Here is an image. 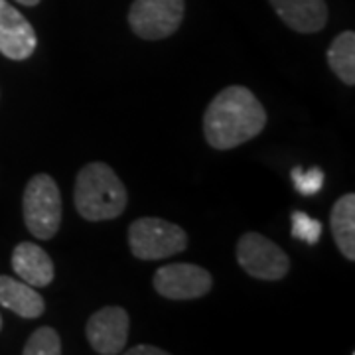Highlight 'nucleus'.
Here are the masks:
<instances>
[{
	"label": "nucleus",
	"instance_id": "nucleus-20",
	"mask_svg": "<svg viewBox=\"0 0 355 355\" xmlns=\"http://www.w3.org/2000/svg\"><path fill=\"white\" fill-rule=\"evenodd\" d=\"M0 330H2V316H0Z\"/></svg>",
	"mask_w": 355,
	"mask_h": 355
},
{
	"label": "nucleus",
	"instance_id": "nucleus-18",
	"mask_svg": "<svg viewBox=\"0 0 355 355\" xmlns=\"http://www.w3.org/2000/svg\"><path fill=\"white\" fill-rule=\"evenodd\" d=\"M128 355H166V349H160L156 345H137V347H130L127 352Z\"/></svg>",
	"mask_w": 355,
	"mask_h": 355
},
{
	"label": "nucleus",
	"instance_id": "nucleus-9",
	"mask_svg": "<svg viewBox=\"0 0 355 355\" xmlns=\"http://www.w3.org/2000/svg\"><path fill=\"white\" fill-rule=\"evenodd\" d=\"M38 46V38L26 16L10 2L0 0V53L14 62L28 60Z\"/></svg>",
	"mask_w": 355,
	"mask_h": 355
},
{
	"label": "nucleus",
	"instance_id": "nucleus-15",
	"mask_svg": "<svg viewBox=\"0 0 355 355\" xmlns=\"http://www.w3.org/2000/svg\"><path fill=\"white\" fill-rule=\"evenodd\" d=\"M24 355H60L62 354V340H60V334L53 330V328H38L34 331L28 342H26Z\"/></svg>",
	"mask_w": 355,
	"mask_h": 355
},
{
	"label": "nucleus",
	"instance_id": "nucleus-14",
	"mask_svg": "<svg viewBox=\"0 0 355 355\" xmlns=\"http://www.w3.org/2000/svg\"><path fill=\"white\" fill-rule=\"evenodd\" d=\"M328 65L345 85H355V34L342 32L328 48Z\"/></svg>",
	"mask_w": 355,
	"mask_h": 355
},
{
	"label": "nucleus",
	"instance_id": "nucleus-13",
	"mask_svg": "<svg viewBox=\"0 0 355 355\" xmlns=\"http://www.w3.org/2000/svg\"><path fill=\"white\" fill-rule=\"evenodd\" d=\"M330 225L340 253L347 261H355V193H345L334 203Z\"/></svg>",
	"mask_w": 355,
	"mask_h": 355
},
{
	"label": "nucleus",
	"instance_id": "nucleus-7",
	"mask_svg": "<svg viewBox=\"0 0 355 355\" xmlns=\"http://www.w3.org/2000/svg\"><path fill=\"white\" fill-rule=\"evenodd\" d=\"M153 284L154 291L168 300H193L211 291L214 279L202 266L174 263L160 266L154 275Z\"/></svg>",
	"mask_w": 355,
	"mask_h": 355
},
{
	"label": "nucleus",
	"instance_id": "nucleus-6",
	"mask_svg": "<svg viewBox=\"0 0 355 355\" xmlns=\"http://www.w3.org/2000/svg\"><path fill=\"white\" fill-rule=\"evenodd\" d=\"M186 12V0H135L128 24L142 40H164L176 32Z\"/></svg>",
	"mask_w": 355,
	"mask_h": 355
},
{
	"label": "nucleus",
	"instance_id": "nucleus-4",
	"mask_svg": "<svg viewBox=\"0 0 355 355\" xmlns=\"http://www.w3.org/2000/svg\"><path fill=\"white\" fill-rule=\"evenodd\" d=\"M130 253L140 261H160L188 247V233L160 217H142L128 227Z\"/></svg>",
	"mask_w": 355,
	"mask_h": 355
},
{
	"label": "nucleus",
	"instance_id": "nucleus-11",
	"mask_svg": "<svg viewBox=\"0 0 355 355\" xmlns=\"http://www.w3.org/2000/svg\"><path fill=\"white\" fill-rule=\"evenodd\" d=\"M12 268L26 284H30L34 288L48 286L55 277L53 261L50 254L30 241L16 245V249L12 251Z\"/></svg>",
	"mask_w": 355,
	"mask_h": 355
},
{
	"label": "nucleus",
	"instance_id": "nucleus-19",
	"mask_svg": "<svg viewBox=\"0 0 355 355\" xmlns=\"http://www.w3.org/2000/svg\"><path fill=\"white\" fill-rule=\"evenodd\" d=\"M18 4H22V6H36L40 4V0H16Z\"/></svg>",
	"mask_w": 355,
	"mask_h": 355
},
{
	"label": "nucleus",
	"instance_id": "nucleus-2",
	"mask_svg": "<svg viewBox=\"0 0 355 355\" xmlns=\"http://www.w3.org/2000/svg\"><path fill=\"white\" fill-rule=\"evenodd\" d=\"M128 193L121 178L105 162H89L79 170L73 203L85 221H109L127 207Z\"/></svg>",
	"mask_w": 355,
	"mask_h": 355
},
{
	"label": "nucleus",
	"instance_id": "nucleus-1",
	"mask_svg": "<svg viewBox=\"0 0 355 355\" xmlns=\"http://www.w3.org/2000/svg\"><path fill=\"white\" fill-rule=\"evenodd\" d=\"M266 127V111L253 91L231 85L219 91L203 114V135L211 148L231 150L254 139Z\"/></svg>",
	"mask_w": 355,
	"mask_h": 355
},
{
	"label": "nucleus",
	"instance_id": "nucleus-3",
	"mask_svg": "<svg viewBox=\"0 0 355 355\" xmlns=\"http://www.w3.org/2000/svg\"><path fill=\"white\" fill-rule=\"evenodd\" d=\"M22 211L32 237L42 241L55 237L62 225V196L50 174H36L26 184Z\"/></svg>",
	"mask_w": 355,
	"mask_h": 355
},
{
	"label": "nucleus",
	"instance_id": "nucleus-10",
	"mask_svg": "<svg viewBox=\"0 0 355 355\" xmlns=\"http://www.w3.org/2000/svg\"><path fill=\"white\" fill-rule=\"evenodd\" d=\"M284 24L300 34H314L328 24L326 0H268Z\"/></svg>",
	"mask_w": 355,
	"mask_h": 355
},
{
	"label": "nucleus",
	"instance_id": "nucleus-16",
	"mask_svg": "<svg viewBox=\"0 0 355 355\" xmlns=\"http://www.w3.org/2000/svg\"><path fill=\"white\" fill-rule=\"evenodd\" d=\"M322 235V225L318 219L304 214V211H292V237L306 241L308 245H316Z\"/></svg>",
	"mask_w": 355,
	"mask_h": 355
},
{
	"label": "nucleus",
	"instance_id": "nucleus-5",
	"mask_svg": "<svg viewBox=\"0 0 355 355\" xmlns=\"http://www.w3.org/2000/svg\"><path fill=\"white\" fill-rule=\"evenodd\" d=\"M237 263L253 279L259 280H280L291 270V259L268 237L249 231L241 235L235 247Z\"/></svg>",
	"mask_w": 355,
	"mask_h": 355
},
{
	"label": "nucleus",
	"instance_id": "nucleus-17",
	"mask_svg": "<svg viewBox=\"0 0 355 355\" xmlns=\"http://www.w3.org/2000/svg\"><path fill=\"white\" fill-rule=\"evenodd\" d=\"M292 180H294V186H296V190L300 191V193L312 196V193L322 190L324 172L320 168H310L308 172H304L302 168H294L292 170Z\"/></svg>",
	"mask_w": 355,
	"mask_h": 355
},
{
	"label": "nucleus",
	"instance_id": "nucleus-12",
	"mask_svg": "<svg viewBox=\"0 0 355 355\" xmlns=\"http://www.w3.org/2000/svg\"><path fill=\"white\" fill-rule=\"evenodd\" d=\"M0 306L8 308L20 318H40L46 310V302L34 291V286L20 280L0 275Z\"/></svg>",
	"mask_w": 355,
	"mask_h": 355
},
{
	"label": "nucleus",
	"instance_id": "nucleus-8",
	"mask_svg": "<svg viewBox=\"0 0 355 355\" xmlns=\"http://www.w3.org/2000/svg\"><path fill=\"white\" fill-rule=\"evenodd\" d=\"M85 334L95 354H121L128 340L127 310L121 306H105L89 318Z\"/></svg>",
	"mask_w": 355,
	"mask_h": 355
}]
</instances>
